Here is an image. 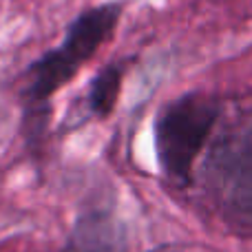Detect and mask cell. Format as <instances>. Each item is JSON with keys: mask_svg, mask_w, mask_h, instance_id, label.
<instances>
[{"mask_svg": "<svg viewBox=\"0 0 252 252\" xmlns=\"http://www.w3.org/2000/svg\"><path fill=\"white\" fill-rule=\"evenodd\" d=\"M221 106L201 91L166 104L155 120V151L159 166L175 184L190 182L192 164L201 153Z\"/></svg>", "mask_w": 252, "mask_h": 252, "instance_id": "1", "label": "cell"}, {"mask_svg": "<svg viewBox=\"0 0 252 252\" xmlns=\"http://www.w3.org/2000/svg\"><path fill=\"white\" fill-rule=\"evenodd\" d=\"M124 11L122 2H106L102 7L89 9L78 16L66 29V38L58 51L80 69L106 40L113 35L120 16Z\"/></svg>", "mask_w": 252, "mask_h": 252, "instance_id": "2", "label": "cell"}, {"mask_svg": "<svg viewBox=\"0 0 252 252\" xmlns=\"http://www.w3.org/2000/svg\"><path fill=\"white\" fill-rule=\"evenodd\" d=\"M120 89H122V66L109 64L93 78L91 87H89L87 104L91 115L95 118H106L113 113L115 102L120 97Z\"/></svg>", "mask_w": 252, "mask_h": 252, "instance_id": "3", "label": "cell"}]
</instances>
